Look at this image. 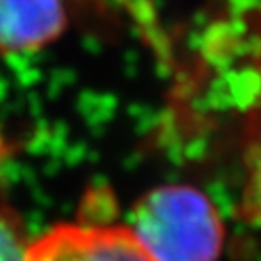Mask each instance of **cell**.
Here are the masks:
<instances>
[{"label":"cell","mask_w":261,"mask_h":261,"mask_svg":"<svg viewBox=\"0 0 261 261\" xmlns=\"http://www.w3.org/2000/svg\"><path fill=\"white\" fill-rule=\"evenodd\" d=\"M128 226L153 261H219L224 246L217 207L190 184H165L143 194Z\"/></svg>","instance_id":"cell-1"},{"label":"cell","mask_w":261,"mask_h":261,"mask_svg":"<svg viewBox=\"0 0 261 261\" xmlns=\"http://www.w3.org/2000/svg\"><path fill=\"white\" fill-rule=\"evenodd\" d=\"M64 0H0V53H29L66 31Z\"/></svg>","instance_id":"cell-3"},{"label":"cell","mask_w":261,"mask_h":261,"mask_svg":"<svg viewBox=\"0 0 261 261\" xmlns=\"http://www.w3.org/2000/svg\"><path fill=\"white\" fill-rule=\"evenodd\" d=\"M25 261H153L128 224L60 223L28 246Z\"/></svg>","instance_id":"cell-2"},{"label":"cell","mask_w":261,"mask_h":261,"mask_svg":"<svg viewBox=\"0 0 261 261\" xmlns=\"http://www.w3.org/2000/svg\"><path fill=\"white\" fill-rule=\"evenodd\" d=\"M244 188L240 213L246 221L261 226V116L252 126L244 149Z\"/></svg>","instance_id":"cell-4"},{"label":"cell","mask_w":261,"mask_h":261,"mask_svg":"<svg viewBox=\"0 0 261 261\" xmlns=\"http://www.w3.org/2000/svg\"><path fill=\"white\" fill-rule=\"evenodd\" d=\"M28 240L19 217L0 203V261H25Z\"/></svg>","instance_id":"cell-5"}]
</instances>
